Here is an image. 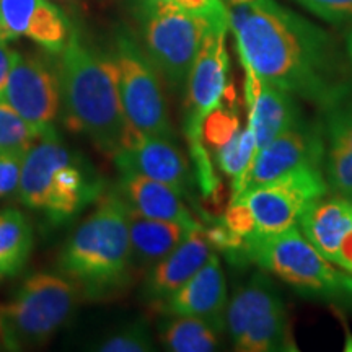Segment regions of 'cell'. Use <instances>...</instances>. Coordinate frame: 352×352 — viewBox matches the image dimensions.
Instances as JSON below:
<instances>
[{"label":"cell","instance_id":"1","mask_svg":"<svg viewBox=\"0 0 352 352\" xmlns=\"http://www.w3.org/2000/svg\"><path fill=\"white\" fill-rule=\"evenodd\" d=\"M243 67L298 100L329 109L347 96L333 39L277 0H223Z\"/></svg>","mask_w":352,"mask_h":352},{"label":"cell","instance_id":"2","mask_svg":"<svg viewBox=\"0 0 352 352\" xmlns=\"http://www.w3.org/2000/svg\"><path fill=\"white\" fill-rule=\"evenodd\" d=\"M56 70L65 126L116 155L138 132L127 122L111 54H101L72 30Z\"/></svg>","mask_w":352,"mask_h":352},{"label":"cell","instance_id":"3","mask_svg":"<svg viewBox=\"0 0 352 352\" xmlns=\"http://www.w3.org/2000/svg\"><path fill=\"white\" fill-rule=\"evenodd\" d=\"M127 210L116 188L104 189L59 254L60 274L87 298L111 297L131 283L134 263Z\"/></svg>","mask_w":352,"mask_h":352},{"label":"cell","instance_id":"4","mask_svg":"<svg viewBox=\"0 0 352 352\" xmlns=\"http://www.w3.org/2000/svg\"><path fill=\"white\" fill-rule=\"evenodd\" d=\"M103 182L80 153L57 134L38 139L26 152L16 192L26 208L52 223H65L103 195Z\"/></svg>","mask_w":352,"mask_h":352},{"label":"cell","instance_id":"5","mask_svg":"<svg viewBox=\"0 0 352 352\" xmlns=\"http://www.w3.org/2000/svg\"><path fill=\"white\" fill-rule=\"evenodd\" d=\"M239 256L276 276L303 297L352 311V274L324 258L298 227L253 236L245 241Z\"/></svg>","mask_w":352,"mask_h":352},{"label":"cell","instance_id":"6","mask_svg":"<svg viewBox=\"0 0 352 352\" xmlns=\"http://www.w3.org/2000/svg\"><path fill=\"white\" fill-rule=\"evenodd\" d=\"M327 195L329 186L323 166L305 165L232 197L222 223L239 240L241 252L253 236L297 227L307 206Z\"/></svg>","mask_w":352,"mask_h":352},{"label":"cell","instance_id":"7","mask_svg":"<svg viewBox=\"0 0 352 352\" xmlns=\"http://www.w3.org/2000/svg\"><path fill=\"white\" fill-rule=\"evenodd\" d=\"M227 15H196L176 6L173 0H138L134 20L142 50L171 88L186 87L201 44L215 21Z\"/></svg>","mask_w":352,"mask_h":352},{"label":"cell","instance_id":"8","mask_svg":"<svg viewBox=\"0 0 352 352\" xmlns=\"http://www.w3.org/2000/svg\"><path fill=\"white\" fill-rule=\"evenodd\" d=\"M228 19L219 20L210 26L186 82L184 103V135L196 166V179L201 191L210 196L219 179L212 170L209 152L202 140V126L214 109L222 104L228 90L230 57L227 51Z\"/></svg>","mask_w":352,"mask_h":352},{"label":"cell","instance_id":"9","mask_svg":"<svg viewBox=\"0 0 352 352\" xmlns=\"http://www.w3.org/2000/svg\"><path fill=\"white\" fill-rule=\"evenodd\" d=\"M78 294L65 276H30L15 297L0 305V344L21 351L50 340L72 315Z\"/></svg>","mask_w":352,"mask_h":352},{"label":"cell","instance_id":"10","mask_svg":"<svg viewBox=\"0 0 352 352\" xmlns=\"http://www.w3.org/2000/svg\"><path fill=\"white\" fill-rule=\"evenodd\" d=\"M226 331L240 352H297L289 310L266 271L253 272L248 283L228 298Z\"/></svg>","mask_w":352,"mask_h":352},{"label":"cell","instance_id":"11","mask_svg":"<svg viewBox=\"0 0 352 352\" xmlns=\"http://www.w3.org/2000/svg\"><path fill=\"white\" fill-rule=\"evenodd\" d=\"M121 103L132 131L145 138L176 140L162 76L131 34H118L113 51Z\"/></svg>","mask_w":352,"mask_h":352},{"label":"cell","instance_id":"12","mask_svg":"<svg viewBox=\"0 0 352 352\" xmlns=\"http://www.w3.org/2000/svg\"><path fill=\"white\" fill-rule=\"evenodd\" d=\"M2 101L28 122L39 139L54 135V124L60 113L57 70L39 57L16 52Z\"/></svg>","mask_w":352,"mask_h":352},{"label":"cell","instance_id":"13","mask_svg":"<svg viewBox=\"0 0 352 352\" xmlns=\"http://www.w3.org/2000/svg\"><path fill=\"white\" fill-rule=\"evenodd\" d=\"M324 153H327L324 129L302 118L296 126L284 131L274 140L264 145L261 151L254 153L239 186L232 189V197L300 166H324Z\"/></svg>","mask_w":352,"mask_h":352},{"label":"cell","instance_id":"14","mask_svg":"<svg viewBox=\"0 0 352 352\" xmlns=\"http://www.w3.org/2000/svg\"><path fill=\"white\" fill-rule=\"evenodd\" d=\"M114 158L120 173H135L168 184L182 196L192 188V173L176 140L135 134Z\"/></svg>","mask_w":352,"mask_h":352},{"label":"cell","instance_id":"15","mask_svg":"<svg viewBox=\"0 0 352 352\" xmlns=\"http://www.w3.org/2000/svg\"><path fill=\"white\" fill-rule=\"evenodd\" d=\"M245 69V90L248 101V126L252 127L256 144V152L274 140L284 131L290 129L302 120L303 114L298 98L280 88L263 82ZM254 152V153H256Z\"/></svg>","mask_w":352,"mask_h":352},{"label":"cell","instance_id":"16","mask_svg":"<svg viewBox=\"0 0 352 352\" xmlns=\"http://www.w3.org/2000/svg\"><path fill=\"white\" fill-rule=\"evenodd\" d=\"M0 21L13 39L26 36L54 54L63 52L72 33L60 8L47 0H0Z\"/></svg>","mask_w":352,"mask_h":352},{"label":"cell","instance_id":"17","mask_svg":"<svg viewBox=\"0 0 352 352\" xmlns=\"http://www.w3.org/2000/svg\"><path fill=\"white\" fill-rule=\"evenodd\" d=\"M228 305L227 283L217 254H210L204 266L164 302L168 315L197 316L226 329Z\"/></svg>","mask_w":352,"mask_h":352},{"label":"cell","instance_id":"18","mask_svg":"<svg viewBox=\"0 0 352 352\" xmlns=\"http://www.w3.org/2000/svg\"><path fill=\"white\" fill-rule=\"evenodd\" d=\"M210 254L212 243L206 228L202 226L192 228L173 252L148 270L144 287L145 297L164 303L204 266Z\"/></svg>","mask_w":352,"mask_h":352},{"label":"cell","instance_id":"19","mask_svg":"<svg viewBox=\"0 0 352 352\" xmlns=\"http://www.w3.org/2000/svg\"><path fill=\"white\" fill-rule=\"evenodd\" d=\"M297 227L324 258L336 264L342 241L352 232V204L341 195L321 196L307 206Z\"/></svg>","mask_w":352,"mask_h":352},{"label":"cell","instance_id":"20","mask_svg":"<svg viewBox=\"0 0 352 352\" xmlns=\"http://www.w3.org/2000/svg\"><path fill=\"white\" fill-rule=\"evenodd\" d=\"M116 191L132 210L144 217L201 227L183 202V196L168 184L135 173H121Z\"/></svg>","mask_w":352,"mask_h":352},{"label":"cell","instance_id":"21","mask_svg":"<svg viewBox=\"0 0 352 352\" xmlns=\"http://www.w3.org/2000/svg\"><path fill=\"white\" fill-rule=\"evenodd\" d=\"M344 98L328 109L323 126L327 140L324 176L329 192L341 196L352 191V101L346 103Z\"/></svg>","mask_w":352,"mask_h":352},{"label":"cell","instance_id":"22","mask_svg":"<svg viewBox=\"0 0 352 352\" xmlns=\"http://www.w3.org/2000/svg\"><path fill=\"white\" fill-rule=\"evenodd\" d=\"M129 208V206H127ZM129 222L132 263L135 267H151L170 254L182 241L186 239L191 227L168 220L144 217L129 208ZM197 228V227H196Z\"/></svg>","mask_w":352,"mask_h":352},{"label":"cell","instance_id":"23","mask_svg":"<svg viewBox=\"0 0 352 352\" xmlns=\"http://www.w3.org/2000/svg\"><path fill=\"white\" fill-rule=\"evenodd\" d=\"M226 329L197 316L168 315L160 324V341L173 352H214L222 347Z\"/></svg>","mask_w":352,"mask_h":352},{"label":"cell","instance_id":"24","mask_svg":"<svg viewBox=\"0 0 352 352\" xmlns=\"http://www.w3.org/2000/svg\"><path fill=\"white\" fill-rule=\"evenodd\" d=\"M33 250V228L15 208L0 210V279L16 276Z\"/></svg>","mask_w":352,"mask_h":352},{"label":"cell","instance_id":"25","mask_svg":"<svg viewBox=\"0 0 352 352\" xmlns=\"http://www.w3.org/2000/svg\"><path fill=\"white\" fill-rule=\"evenodd\" d=\"M254 152H256V144H254V135L250 126L240 129L227 144L215 151L220 170L223 171V175L233 179L232 188L239 186L252 164Z\"/></svg>","mask_w":352,"mask_h":352},{"label":"cell","instance_id":"26","mask_svg":"<svg viewBox=\"0 0 352 352\" xmlns=\"http://www.w3.org/2000/svg\"><path fill=\"white\" fill-rule=\"evenodd\" d=\"M38 139L28 122L0 100V153H26Z\"/></svg>","mask_w":352,"mask_h":352},{"label":"cell","instance_id":"27","mask_svg":"<svg viewBox=\"0 0 352 352\" xmlns=\"http://www.w3.org/2000/svg\"><path fill=\"white\" fill-rule=\"evenodd\" d=\"M153 349V338L145 321H135L101 342L103 352H148Z\"/></svg>","mask_w":352,"mask_h":352},{"label":"cell","instance_id":"28","mask_svg":"<svg viewBox=\"0 0 352 352\" xmlns=\"http://www.w3.org/2000/svg\"><path fill=\"white\" fill-rule=\"evenodd\" d=\"M303 8L333 25L352 21V0H296Z\"/></svg>","mask_w":352,"mask_h":352},{"label":"cell","instance_id":"29","mask_svg":"<svg viewBox=\"0 0 352 352\" xmlns=\"http://www.w3.org/2000/svg\"><path fill=\"white\" fill-rule=\"evenodd\" d=\"M26 153H0V199L16 192Z\"/></svg>","mask_w":352,"mask_h":352},{"label":"cell","instance_id":"30","mask_svg":"<svg viewBox=\"0 0 352 352\" xmlns=\"http://www.w3.org/2000/svg\"><path fill=\"white\" fill-rule=\"evenodd\" d=\"M173 2L184 10L196 13V15L210 16V19L228 13L223 0H173Z\"/></svg>","mask_w":352,"mask_h":352},{"label":"cell","instance_id":"31","mask_svg":"<svg viewBox=\"0 0 352 352\" xmlns=\"http://www.w3.org/2000/svg\"><path fill=\"white\" fill-rule=\"evenodd\" d=\"M16 57V51L10 50L7 43H0V100H2L3 91H6L7 78L10 74L13 60Z\"/></svg>","mask_w":352,"mask_h":352},{"label":"cell","instance_id":"32","mask_svg":"<svg viewBox=\"0 0 352 352\" xmlns=\"http://www.w3.org/2000/svg\"><path fill=\"white\" fill-rule=\"evenodd\" d=\"M336 264L352 274V232L346 236V240L342 241L340 253H338Z\"/></svg>","mask_w":352,"mask_h":352},{"label":"cell","instance_id":"33","mask_svg":"<svg viewBox=\"0 0 352 352\" xmlns=\"http://www.w3.org/2000/svg\"><path fill=\"white\" fill-rule=\"evenodd\" d=\"M346 54H347V60H349L351 70H352V28L349 30L346 38Z\"/></svg>","mask_w":352,"mask_h":352},{"label":"cell","instance_id":"34","mask_svg":"<svg viewBox=\"0 0 352 352\" xmlns=\"http://www.w3.org/2000/svg\"><path fill=\"white\" fill-rule=\"evenodd\" d=\"M10 39H13L10 36V33L7 32V28L3 26L2 21H0V43H7V41H10Z\"/></svg>","mask_w":352,"mask_h":352},{"label":"cell","instance_id":"35","mask_svg":"<svg viewBox=\"0 0 352 352\" xmlns=\"http://www.w3.org/2000/svg\"><path fill=\"white\" fill-rule=\"evenodd\" d=\"M344 197H346V199H347V201H349V202H351V204H352V191H351V192H347V195H346Z\"/></svg>","mask_w":352,"mask_h":352}]
</instances>
